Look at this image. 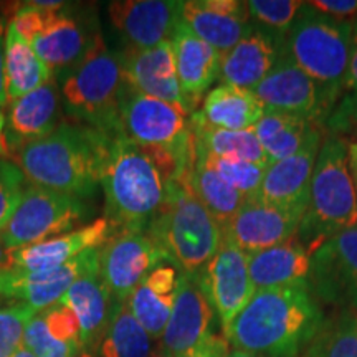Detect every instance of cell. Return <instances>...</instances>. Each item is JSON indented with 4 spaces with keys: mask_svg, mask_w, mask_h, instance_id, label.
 <instances>
[{
    "mask_svg": "<svg viewBox=\"0 0 357 357\" xmlns=\"http://www.w3.org/2000/svg\"><path fill=\"white\" fill-rule=\"evenodd\" d=\"M73 357H95V351L91 349H82L78 354H75Z\"/></svg>",
    "mask_w": 357,
    "mask_h": 357,
    "instance_id": "f5cc1de1",
    "label": "cell"
},
{
    "mask_svg": "<svg viewBox=\"0 0 357 357\" xmlns=\"http://www.w3.org/2000/svg\"><path fill=\"white\" fill-rule=\"evenodd\" d=\"M109 136L83 124L60 123L48 136L13 153L15 164L30 184L88 199L101 185Z\"/></svg>",
    "mask_w": 357,
    "mask_h": 357,
    "instance_id": "7a4b0ae2",
    "label": "cell"
},
{
    "mask_svg": "<svg viewBox=\"0 0 357 357\" xmlns=\"http://www.w3.org/2000/svg\"><path fill=\"white\" fill-rule=\"evenodd\" d=\"M86 215L82 199L30 184L0 238L12 253L77 230Z\"/></svg>",
    "mask_w": 357,
    "mask_h": 357,
    "instance_id": "9c48e42d",
    "label": "cell"
},
{
    "mask_svg": "<svg viewBox=\"0 0 357 357\" xmlns=\"http://www.w3.org/2000/svg\"><path fill=\"white\" fill-rule=\"evenodd\" d=\"M100 263V248L88 250L65 265L40 271L7 270L0 275V300L25 303L37 312L63 298L79 276Z\"/></svg>",
    "mask_w": 357,
    "mask_h": 357,
    "instance_id": "5bb4252c",
    "label": "cell"
},
{
    "mask_svg": "<svg viewBox=\"0 0 357 357\" xmlns=\"http://www.w3.org/2000/svg\"><path fill=\"white\" fill-rule=\"evenodd\" d=\"M124 75L118 53L111 52L100 33L91 37L77 65L65 71L60 93L70 118L105 134L119 132V101Z\"/></svg>",
    "mask_w": 357,
    "mask_h": 357,
    "instance_id": "5b68a950",
    "label": "cell"
},
{
    "mask_svg": "<svg viewBox=\"0 0 357 357\" xmlns=\"http://www.w3.org/2000/svg\"><path fill=\"white\" fill-rule=\"evenodd\" d=\"M114 231L108 218H96L95 222L65 235L12 252L10 270L40 271L61 266L88 250L101 248Z\"/></svg>",
    "mask_w": 357,
    "mask_h": 357,
    "instance_id": "7402d4cb",
    "label": "cell"
},
{
    "mask_svg": "<svg viewBox=\"0 0 357 357\" xmlns=\"http://www.w3.org/2000/svg\"><path fill=\"white\" fill-rule=\"evenodd\" d=\"M60 95L55 79H50L33 91L10 101L6 118V137L8 151L17 153L20 147L48 136L58 126Z\"/></svg>",
    "mask_w": 357,
    "mask_h": 357,
    "instance_id": "cb8c5ba5",
    "label": "cell"
},
{
    "mask_svg": "<svg viewBox=\"0 0 357 357\" xmlns=\"http://www.w3.org/2000/svg\"><path fill=\"white\" fill-rule=\"evenodd\" d=\"M26 178L15 162L0 159V235L6 230L25 192Z\"/></svg>",
    "mask_w": 357,
    "mask_h": 357,
    "instance_id": "ab89813d",
    "label": "cell"
},
{
    "mask_svg": "<svg viewBox=\"0 0 357 357\" xmlns=\"http://www.w3.org/2000/svg\"><path fill=\"white\" fill-rule=\"evenodd\" d=\"M40 314L53 337H56L58 341L70 342V344L82 346V329H79L78 318L70 307L56 303V305L40 311Z\"/></svg>",
    "mask_w": 357,
    "mask_h": 357,
    "instance_id": "60d3db41",
    "label": "cell"
},
{
    "mask_svg": "<svg viewBox=\"0 0 357 357\" xmlns=\"http://www.w3.org/2000/svg\"><path fill=\"white\" fill-rule=\"evenodd\" d=\"M281 35L253 25L231 50L220 56V84L253 91L283 56Z\"/></svg>",
    "mask_w": 357,
    "mask_h": 357,
    "instance_id": "44dd1931",
    "label": "cell"
},
{
    "mask_svg": "<svg viewBox=\"0 0 357 357\" xmlns=\"http://www.w3.org/2000/svg\"><path fill=\"white\" fill-rule=\"evenodd\" d=\"M58 303L70 307L78 318L83 349L95 351L114 306L113 296L100 273V263L79 276Z\"/></svg>",
    "mask_w": 357,
    "mask_h": 357,
    "instance_id": "484cf974",
    "label": "cell"
},
{
    "mask_svg": "<svg viewBox=\"0 0 357 357\" xmlns=\"http://www.w3.org/2000/svg\"><path fill=\"white\" fill-rule=\"evenodd\" d=\"M91 38L79 22L60 10L42 32L30 40L33 52L47 65L52 75L65 73L82 60Z\"/></svg>",
    "mask_w": 357,
    "mask_h": 357,
    "instance_id": "f1b7e54d",
    "label": "cell"
},
{
    "mask_svg": "<svg viewBox=\"0 0 357 357\" xmlns=\"http://www.w3.org/2000/svg\"><path fill=\"white\" fill-rule=\"evenodd\" d=\"M307 6L337 20L357 13V0H316L307 2Z\"/></svg>",
    "mask_w": 357,
    "mask_h": 357,
    "instance_id": "ee69618b",
    "label": "cell"
},
{
    "mask_svg": "<svg viewBox=\"0 0 357 357\" xmlns=\"http://www.w3.org/2000/svg\"><path fill=\"white\" fill-rule=\"evenodd\" d=\"M172 181L159 164L124 134L108 139L101 172L106 218L114 230L146 231L166 204Z\"/></svg>",
    "mask_w": 357,
    "mask_h": 357,
    "instance_id": "3957f363",
    "label": "cell"
},
{
    "mask_svg": "<svg viewBox=\"0 0 357 357\" xmlns=\"http://www.w3.org/2000/svg\"><path fill=\"white\" fill-rule=\"evenodd\" d=\"M7 22L0 17V108L8 106L7 89H6V56H3V45H6Z\"/></svg>",
    "mask_w": 357,
    "mask_h": 357,
    "instance_id": "f6af8a7d",
    "label": "cell"
},
{
    "mask_svg": "<svg viewBox=\"0 0 357 357\" xmlns=\"http://www.w3.org/2000/svg\"><path fill=\"white\" fill-rule=\"evenodd\" d=\"M108 13L128 48H153L172 40L181 22V2L118 0L109 3Z\"/></svg>",
    "mask_w": 357,
    "mask_h": 357,
    "instance_id": "e0dca14e",
    "label": "cell"
},
{
    "mask_svg": "<svg viewBox=\"0 0 357 357\" xmlns=\"http://www.w3.org/2000/svg\"><path fill=\"white\" fill-rule=\"evenodd\" d=\"M253 93L265 109L298 116L318 126L326 123L339 96L307 77L284 53Z\"/></svg>",
    "mask_w": 357,
    "mask_h": 357,
    "instance_id": "30bf717a",
    "label": "cell"
},
{
    "mask_svg": "<svg viewBox=\"0 0 357 357\" xmlns=\"http://www.w3.org/2000/svg\"><path fill=\"white\" fill-rule=\"evenodd\" d=\"M229 346L230 342L227 341V337L223 334L212 333L197 347H194L192 351L178 357H227L230 352Z\"/></svg>",
    "mask_w": 357,
    "mask_h": 357,
    "instance_id": "7bdbcfd3",
    "label": "cell"
},
{
    "mask_svg": "<svg viewBox=\"0 0 357 357\" xmlns=\"http://www.w3.org/2000/svg\"><path fill=\"white\" fill-rule=\"evenodd\" d=\"M227 357H261V356L252 354V352H245V351H240V349H231Z\"/></svg>",
    "mask_w": 357,
    "mask_h": 357,
    "instance_id": "f907efd6",
    "label": "cell"
},
{
    "mask_svg": "<svg viewBox=\"0 0 357 357\" xmlns=\"http://www.w3.org/2000/svg\"><path fill=\"white\" fill-rule=\"evenodd\" d=\"M167 261L146 231L118 230L100 248V273L114 303L128 301L155 266Z\"/></svg>",
    "mask_w": 357,
    "mask_h": 357,
    "instance_id": "8fae6325",
    "label": "cell"
},
{
    "mask_svg": "<svg viewBox=\"0 0 357 357\" xmlns=\"http://www.w3.org/2000/svg\"><path fill=\"white\" fill-rule=\"evenodd\" d=\"M13 357H35V356H33V354H32V352H30L29 349H26V347H24V346H22V347H20V349L15 352V356H13Z\"/></svg>",
    "mask_w": 357,
    "mask_h": 357,
    "instance_id": "816d5d0a",
    "label": "cell"
},
{
    "mask_svg": "<svg viewBox=\"0 0 357 357\" xmlns=\"http://www.w3.org/2000/svg\"><path fill=\"white\" fill-rule=\"evenodd\" d=\"M342 89L349 93H357V25L352 30V47H351V60H349V68H347L344 84Z\"/></svg>",
    "mask_w": 357,
    "mask_h": 357,
    "instance_id": "bcb514c9",
    "label": "cell"
},
{
    "mask_svg": "<svg viewBox=\"0 0 357 357\" xmlns=\"http://www.w3.org/2000/svg\"><path fill=\"white\" fill-rule=\"evenodd\" d=\"M6 89L8 101L33 91L53 78L52 71L33 52L32 45L22 37L10 20L6 30Z\"/></svg>",
    "mask_w": 357,
    "mask_h": 357,
    "instance_id": "4dcf8cb0",
    "label": "cell"
},
{
    "mask_svg": "<svg viewBox=\"0 0 357 357\" xmlns=\"http://www.w3.org/2000/svg\"><path fill=\"white\" fill-rule=\"evenodd\" d=\"M200 281L225 334L255 293L248 271V255L223 236L217 253L200 273Z\"/></svg>",
    "mask_w": 357,
    "mask_h": 357,
    "instance_id": "4fadbf2b",
    "label": "cell"
},
{
    "mask_svg": "<svg viewBox=\"0 0 357 357\" xmlns=\"http://www.w3.org/2000/svg\"><path fill=\"white\" fill-rule=\"evenodd\" d=\"M10 151H8L7 146V137H6V116H3L2 111H0V159L3 155H7Z\"/></svg>",
    "mask_w": 357,
    "mask_h": 357,
    "instance_id": "681fc988",
    "label": "cell"
},
{
    "mask_svg": "<svg viewBox=\"0 0 357 357\" xmlns=\"http://www.w3.org/2000/svg\"><path fill=\"white\" fill-rule=\"evenodd\" d=\"M10 268H12V253L8 252L6 245L2 242V238H0V275L6 273V271L10 270Z\"/></svg>",
    "mask_w": 357,
    "mask_h": 357,
    "instance_id": "c3c4849f",
    "label": "cell"
},
{
    "mask_svg": "<svg viewBox=\"0 0 357 357\" xmlns=\"http://www.w3.org/2000/svg\"><path fill=\"white\" fill-rule=\"evenodd\" d=\"M181 271L171 261H162L141 281L128 298V307L151 339L160 341L171 316Z\"/></svg>",
    "mask_w": 357,
    "mask_h": 357,
    "instance_id": "4316f807",
    "label": "cell"
},
{
    "mask_svg": "<svg viewBox=\"0 0 357 357\" xmlns=\"http://www.w3.org/2000/svg\"><path fill=\"white\" fill-rule=\"evenodd\" d=\"M324 321L307 284L257 289L225 334L234 349L261 357H298Z\"/></svg>",
    "mask_w": 357,
    "mask_h": 357,
    "instance_id": "6da1fadb",
    "label": "cell"
},
{
    "mask_svg": "<svg viewBox=\"0 0 357 357\" xmlns=\"http://www.w3.org/2000/svg\"><path fill=\"white\" fill-rule=\"evenodd\" d=\"M321 144H323V134L307 142L291 158L270 164L266 167L257 199L275 207L305 213Z\"/></svg>",
    "mask_w": 357,
    "mask_h": 357,
    "instance_id": "ffe728a7",
    "label": "cell"
},
{
    "mask_svg": "<svg viewBox=\"0 0 357 357\" xmlns=\"http://www.w3.org/2000/svg\"><path fill=\"white\" fill-rule=\"evenodd\" d=\"M312 250L298 236L276 247L248 255V271L253 288L271 289L284 287H310Z\"/></svg>",
    "mask_w": 357,
    "mask_h": 357,
    "instance_id": "d4e9b609",
    "label": "cell"
},
{
    "mask_svg": "<svg viewBox=\"0 0 357 357\" xmlns=\"http://www.w3.org/2000/svg\"><path fill=\"white\" fill-rule=\"evenodd\" d=\"M215 311L202 287L200 275L178 276L176 301L160 337V349L178 357L197 347L213 333Z\"/></svg>",
    "mask_w": 357,
    "mask_h": 357,
    "instance_id": "9a60e30c",
    "label": "cell"
},
{
    "mask_svg": "<svg viewBox=\"0 0 357 357\" xmlns=\"http://www.w3.org/2000/svg\"><path fill=\"white\" fill-rule=\"evenodd\" d=\"M185 184L223 227L245 204V197L197 154Z\"/></svg>",
    "mask_w": 357,
    "mask_h": 357,
    "instance_id": "1f68e13d",
    "label": "cell"
},
{
    "mask_svg": "<svg viewBox=\"0 0 357 357\" xmlns=\"http://www.w3.org/2000/svg\"><path fill=\"white\" fill-rule=\"evenodd\" d=\"M324 126L331 136L357 137V93H347L341 101L334 106L331 114L326 119Z\"/></svg>",
    "mask_w": 357,
    "mask_h": 357,
    "instance_id": "b9f144b4",
    "label": "cell"
},
{
    "mask_svg": "<svg viewBox=\"0 0 357 357\" xmlns=\"http://www.w3.org/2000/svg\"><path fill=\"white\" fill-rule=\"evenodd\" d=\"M181 22L220 56L253 26L247 2L238 0H185L181 2Z\"/></svg>",
    "mask_w": 357,
    "mask_h": 357,
    "instance_id": "d6986e66",
    "label": "cell"
},
{
    "mask_svg": "<svg viewBox=\"0 0 357 357\" xmlns=\"http://www.w3.org/2000/svg\"><path fill=\"white\" fill-rule=\"evenodd\" d=\"M24 347H26L35 357H73L83 349L78 344H70V342L58 341L56 337H53L40 312H37L26 324Z\"/></svg>",
    "mask_w": 357,
    "mask_h": 357,
    "instance_id": "f35d334b",
    "label": "cell"
},
{
    "mask_svg": "<svg viewBox=\"0 0 357 357\" xmlns=\"http://www.w3.org/2000/svg\"><path fill=\"white\" fill-rule=\"evenodd\" d=\"M303 212L275 207L260 199L245 200L234 218L223 227V236L243 253L261 252L298 236Z\"/></svg>",
    "mask_w": 357,
    "mask_h": 357,
    "instance_id": "2e32d148",
    "label": "cell"
},
{
    "mask_svg": "<svg viewBox=\"0 0 357 357\" xmlns=\"http://www.w3.org/2000/svg\"><path fill=\"white\" fill-rule=\"evenodd\" d=\"M349 22L333 19L305 3L284 35L283 53L321 86L339 95L349 68Z\"/></svg>",
    "mask_w": 357,
    "mask_h": 357,
    "instance_id": "ba28073f",
    "label": "cell"
},
{
    "mask_svg": "<svg viewBox=\"0 0 357 357\" xmlns=\"http://www.w3.org/2000/svg\"><path fill=\"white\" fill-rule=\"evenodd\" d=\"M310 288L326 301L357 310V225L329 236L312 252Z\"/></svg>",
    "mask_w": 357,
    "mask_h": 357,
    "instance_id": "7c38bea8",
    "label": "cell"
},
{
    "mask_svg": "<svg viewBox=\"0 0 357 357\" xmlns=\"http://www.w3.org/2000/svg\"><path fill=\"white\" fill-rule=\"evenodd\" d=\"M356 225L357 190L347 164L346 141L329 134L316 159L298 240L314 252L326 238Z\"/></svg>",
    "mask_w": 357,
    "mask_h": 357,
    "instance_id": "52a82bcc",
    "label": "cell"
},
{
    "mask_svg": "<svg viewBox=\"0 0 357 357\" xmlns=\"http://www.w3.org/2000/svg\"><path fill=\"white\" fill-rule=\"evenodd\" d=\"M146 234L181 273L200 275L217 253L223 230L187 184L172 182L167 200Z\"/></svg>",
    "mask_w": 357,
    "mask_h": 357,
    "instance_id": "8992f818",
    "label": "cell"
},
{
    "mask_svg": "<svg viewBox=\"0 0 357 357\" xmlns=\"http://www.w3.org/2000/svg\"><path fill=\"white\" fill-rule=\"evenodd\" d=\"M171 42L182 95L190 113H195L205 93L220 75V53L190 32L182 22L176 26Z\"/></svg>",
    "mask_w": 357,
    "mask_h": 357,
    "instance_id": "603a6c76",
    "label": "cell"
},
{
    "mask_svg": "<svg viewBox=\"0 0 357 357\" xmlns=\"http://www.w3.org/2000/svg\"><path fill=\"white\" fill-rule=\"evenodd\" d=\"M149 357H172V356H169L167 354V352H164L162 349H160V347H159V349H155V351H153V354H151Z\"/></svg>",
    "mask_w": 357,
    "mask_h": 357,
    "instance_id": "db71d44e",
    "label": "cell"
},
{
    "mask_svg": "<svg viewBox=\"0 0 357 357\" xmlns=\"http://www.w3.org/2000/svg\"><path fill=\"white\" fill-rule=\"evenodd\" d=\"M100 357H149L153 339L129 311L128 303H114L108 326L98 344Z\"/></svg>",
    "mask_w": 357,
    "mask_h": 357,
    "instance_id": "d6a6232c",
    "label": "cell"
},
{
    "mask_svg": "<svg viewBox=\"0 0 357 357\" xmlns=\"http://www.w3.org/2000/svg\"><path fill=\"white\" fill-rule=\"evenodd\" d=\"M195 149H197V147H195ZM197 154L213 169V171L220 174L231 187H235V189L243 195L245 200L258 197V192H260L263 177H265L268 166L247 162V160L238 159L213 158V155L202 154L199 149Z\"/></svg>",
    "mask_w": 357,
    "mask_h": 357,
    "instance_id": "d590c367",
    "label": "cell"
},
{
    "mask_svg": "<svg viewBox=\"0 0 357 357\" xmlns=\"http://www.w3.org/2000/svg\"><path fill=\"white\" fill-rule=\"evenodd\" d=\"M347 164H349L352 181H354V185L357 190V141L351 142V144L347 146Z\"/></svg>",
    "mask_w": 357,
    "mask_h": 357,
    "instance_id": "7dc6e473",
    "label": "cell"
},
{
    "mask_svg": "<svg viewBox=\"0 0 357 357\" xmlns=\"http://www.w3.org/2000/svg\"><path fill=\"white\" fill-rule=\"evenodd\" d=\"M124 82L142 95L172 102L190 113L178 83L172 42L153 48H124L119 55ZM192 114V113H190Z\"/></svg>",
    "mask_w": 357,
    "mask_h": 357,
    "instance_id": "ac0fdd59",
    "label": "cell"
},
{
    "mask_svg": "<svg viewBox=\"0 0 357 357\" xmlns=\"http://www.w3.org/2000/svg\"><path fill=\"white\" fill-rule=\"evenodd\" d=\"M265 113V106L250 89L218 84L205 95L202 108L190 118L205 128L223 131H247L253 129Z\"/></svg>",
    "mask_w": 357,
    "mask_h": 357,
    "instance_id": "83f0119b",
    "label": "cell"
},
{
    "mask_svg": "<svg viewBox=\"0 0 357 357\" xmlns=\"http://www.w3.org/2000/svg\"><path fill=\"white\" fill-rule=\"evenodd\" d=\"M253 131L261 149L265 151L270 166L301 151L307 142L319 136L321 128L298 116L265 109Z\"/></svg>",
    "mask_w": 357,
    "mask_h": 357,
    "instance_id": "f546056e",
    "label": "cell"
},
{
    "mask_svg": "<svg viewBox=\"0 0 357 357\" xmlns=\"http://www.w3.org/2000/svg\"><path fill=\"white\" fill-rule=\"evenodd\" d=\"M303 357H357V314L342 310L324 319Z\"/></svg>",
    "mask_w": 357,
    "mask_h": 357,
    "instance_id": "e575fe53",
    "label": "cell"
},
{
    "mask_svg": "<svg viewBox=\"0 0 357 357\" xmlns=\"http://www.w3.org/2000/svg\"><path fill=\"white\" fill-rule=\"evenodd\" d=\"M190 129L194 134L195 147L205 155L213 158H227L247 160L268 166L265 151L253 129L247 131H223V129H211L190 118Z\"/></svg>",
    "mask_w": 357,
    "mask_h": 357,
    "instance_id": "836d02e7",
    "label": "cell"
},
{
    "mask_svg": "<svg viewBox=\"0 0 357 357\" xmlns=\"http://www.w3.org/2000/svg\"><path fill=\"white\" fill-rule=\"evenodd\" d=\"M119 129L129 141L146 151L172 182L185 184L197 159L189 111L142 95L124 82Z\"/></svg>",
    "mask_w": 357,
    "mask_h": 357,
    "instance_id": "277c9868",
    "label": "cell"
},
{
    "mask_svg": "<svg viewBox=\"0 0 357 357\" xmlns=\"http://www.w3.org/2000/svg\"><path fill=\"white\" fill-rule=\"evenodd\" d=\"M37 314L25 303L0 306V357H13L24 346L26 324Z\"/></svg>",
    "mask_w": 357,
    "mask_h": 357,
    "instance_id": "74e56055",
    "label": "cell"
},
{
    "mask_svg": "<svg viewBox=\"0 0 357 357\" xmlns=\"http://www.w3.org/2000/svg\"><path fill=\"white\" fill-rule=\"evenodd\" d=\"M303 6L305 2H300V0H250L247 2L252 24L281 37H284L291 29Z\"/></svg>",
    "mask_w": 357,
    "mask_h": 357,
    "instance_id": "8d00e7d4",
    "label": "cell"
}]
</instances>
